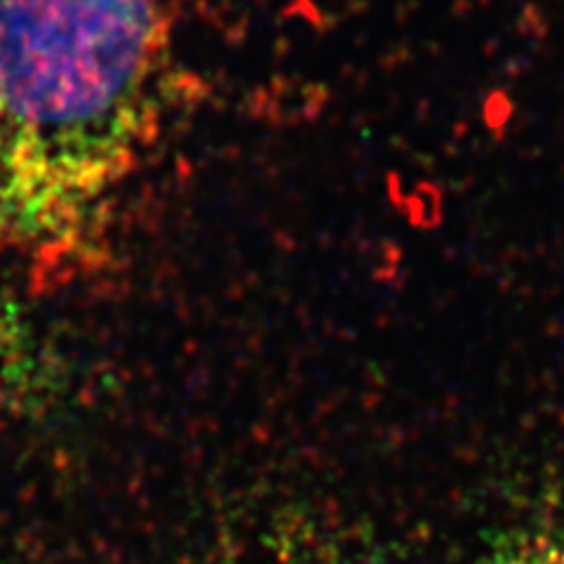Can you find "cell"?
Instances as JSON below:
<instances>
[{
    "instance_id": "cell-2",
    "label": "cell",
    "mask_w": 564,
    "mask_h": 564,
    "mask_svg": "<svg viewBox=\"0 0 564 564\" xmlns=\"http://www.w3.org/2000/svg\"><path fill=\"white\" fill-rule=\"evenodd\" d=\"M231 564H410L367 529L290 508L275 516Z\"/></svg>"
},
{
    "instance_id": "cell-1",
    "label": "cell",
    "mask_w": 564,
    "mask_h": 564,
    "mask_svg": "<svg viewBox=\"0 0 564 564\" xmlns=\"http://www.w3.org/2000/svg\"><path fill=\"white\" fill-rule=\"evenodd\" d=\"M163 0H0V252L59 267L161 130Z\"/></svg>"
},
{
    "instance_id": "cell-3",
    "label": "cell",
    "mask_w": 564,
    "mask_h": 564,
    "mask_svg": "<svg viewBox=\"0 0 564 564\" xmlns=\"http://www.w3.org/2000/svg\"><path fill=\"white\" fill-rule=\"evenodd\" d=\"M55 391V358L22 304L0 288V423L39 414Z\"/></svg>"
},
{
    "instance_id": "cell-4",
    "label": "cell",
    "mask_w": 564,
    "mask_h": 564,
    "mask_svg": "<svg viewBox=\"0 0 564 564\" xmlns=\"http://www.w3.org/2000/svg\"><path fill=\"white\" fill-rule=\"evenodd\" d=\"M470 564H564V527H508L491 534Z\"/></svg>"
}]
</instances>
